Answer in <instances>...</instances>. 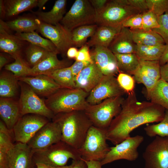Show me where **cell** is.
Masks as SVG:
<instances>
[{"label": "cell", "mask_w": 168, "mask_h": 168, "mask_svg": "<svg viewBox=\"0 0 168 168\" xmlns=\"http://www.w3.org/2000/svg\"><path fill=\"white\" fill-rule=\"evenodd\" d=\"M41 23L37 17L29 16H20L5 22L8 29L16 33H29L37 30Z\"/></svg>", "instance_id": "obj_27"}, {"label": "cell", "mask_w": 168, "mask_h": 168, "mask_svg": "<svg viewBox=\"0 0 168 168\" xmlns=\"http://www.w3.org/2000/svg\"><path fill=\"white\" fill-rule=\"evenodd\" d=\"M13 63L4 67L6 70L12 73L17 78L30 76L31 68L25 61L22 56L15 58Z\"/></svg>", "instance_id": "obj_38"}, {"label": "cell", "mask_w": 168, "mask_h": 168, "mask_svg": "<svg viewBox=\"0 0 168 168\" xmlns=\"http://www.w3.org/2000/svg\"><path fill=\"white\" fill-rule=\"evenodd\" d=\"M144 139L143 137L141 135L130 136L115 146L110 147V151L100 161L101 165L119 160H136L139 155L138 148Z\"/></svg>", "instance_id": "obj_10"}, {"label": "cell", "mask_w": 168, "mask_h": 168, "mask_svg": "<svg viewBox=\"0 0 168 168\" xmlns=\"http://www.w3.org/2000/svg\"><path fill=\"white\" fill-rule=\"evenodd\" d=\"M70 31L81 26L96 24V12L88 0H76L60 22Z\"/></svg>", "instance_id": "obj_8"}, {"label": "cell", "mask_w": 168, "mask_h": 168, "mask_svg": "<svg viewBox=\"0 0 168 168\" xmlns=\"http://www.w3.org/2000/svg\"><path fill=\"white\" fill-rule=\"evenodd\" d=\"M49 76L53 79L61 88H76L70 66L58 69Z\"/></svg>", "instance_id": "obj_37"}, {"label": "cell", "mask_w": 168, "mask_h": 168, "mask_svg": "<svg viewBox=\"0 0 168 168\" xmlns=\"http://www.w3.org/2000/svg\"><path fill=\"white\" fill-rule=\"evenodd\" d=\"M51 52L29 43L23 52L25 56V59H23L31 68H32L44 60Z\"/></svg>", "instance_id": "obj_32"}, {"label": "cell", "mask_w": 168, "mask_h": 168, "mask_svg": "<svg viewBox=\"0 0 168 168\" xmlns=\"http://www.w3.org/2000/svg\"><path fill=\"white\" fill-rule=\"evenodd\" d=\"M128 4L133 7L141 13H142L149 10L146 0H126Z\"/></svg>", "instance_id": "obj_47"}, {"label": "cell", "mask_w": 168, "mask_h": 168, "mask_svg": "<svg viewBox=\"0 0 168 168\" xmlns=\"http://www.w3.org/2000/svg\"><path fill=\"white\" fill-rule=\"evenodd\" d=\"M37 30L50 40L63 56L66 55L68 49L73 46L71 32L59 23L53 25L41 22Z\"/></svg>", "instance_id": "obj_14"}, {"label": "cell", "mask_w": 168, "mask_h": 168, "mask_svg": "<svg viewBox=\"0 0 168 168\" xmlns=\"http://www.w3.org/2000/svg\"><path fill=\"white\" fill-rule=\"evenodd\" d=\"M28 84L38 96L48 97L61 88L50 77L44 75L17 78Z\"/></svg>", "instance_id": "obj_20"}, {"label": "cell", "mask_w": 168, "mask_h": 168, "mask_svg": "<svg viewBox=\"0 0 168 168\" xmlns=\"http://www.w3.org/2000/svg\"><path fill=\"white\" fill-rule=\"evenodd\" d=\"M159 61L160 66L164 65L168 61V44H166L165 51Z\"/></svg>", "instance_id": "obj_55"}, {"label": "cell", "mask_w": 168, "mask_h": 168, "mask_svg": "<svg viewBox=\"0 0 168 168\" xmlns=\"http://www.w3.org/2000/svg\"><path fill=\"white\" fill-rule=\"evenodd\" d=\"M52 121L61 130V141L78 149L82 145L92 125L84 111L75 110L54 115Z\"/></svg>", "instance_id": "obj_2"}, {"label": "cell", "mask_w": 168, "mask_h": 168, "mask_svg": "<svg viewBox=\"0 0 168 168\" xmlns=\"http://www.w3.org/2000/svg\"><path fill=\"white\" fill-rule=\"evenodd\" d=\"M12 132L6 127L4 122L0 121V148L9 150L14 144L12 142Z\"/></svg>", "instance_id": "obj_40"}, {"label": "cell", "mask_w": 168, "mask_h": 168, "mask_svg": "<svg viewBox=\"0 0 168 168\" xmlns=\"http://www.w3.org/2000/svg\"><path fill=\"white\" fill-rule=\"evenodd\" d=\"M157 18L159 27L152 30L161 37L165 44H168V12L157 16Z\"/></svg>", "instance_id": "obj_42"}, {"label": "cell", "mask_w": 168, "mask_h": 168, "mask_svg": "<svg viewBox=\"0 0 168 168\" xmlns=\"http://www.w3.org/2000/svg\"><path fill=\"white\" fill-rule=\"evenodd\" d=\"M6 17L11 18L37 6L38 0H5Z\"/></svg>", "instance_id": "obj_33"}, {"label": "cell", "mask_w": 168, "mask_h": 168, "mask_svg": "<svg viewBox=\"0 0 168 168\" xmlns=\"http://www.w3.org/2000/svg\"><path fill=\"white\" fill-rule=\"evenodd\" d=\"M5 22L0 19V49L13 58L21 56L28 42L20 40L10 33Z\"/></svg>", "instance_id": "obj_18"}, {"label": "cell", "mask_w": 168, "mask_h": 168, "mask_svg": "<svg viewBox=\"0 0 168 168\" xmlns=\"http://www.w3.org/2000/svg\"><path fill=\"white\" fill-rule=\"evenodd\" d=\"M36 168H71L72 165L71 164L69 165H66L63 166L58 167H52L41 164H36Z\"/></svg>", "instance_id": "obj_58"}, {"label": "cell", "mask_w": 168, "mask_h": 168, "mask_svg": "<svg viewBox=\"0 0 168 168\" xmlns=\"http://www.w3.org/2000/svg\"><path fill=\"white\" fill-rule=\"evenodd\" d=\"M19 86L18 79L12 73L7 70L2 71L0 75V97L13 98L17 93Z\"/></svg>", "instance_id": "obj_28"}, {"label": "cell", "mask_w": 168, "mask_h": 168, "mask_svg": "<svg viewBox=\"0 0 168 168\" xmlns=\"http://www.w3.org/2000/svg\"><path fill=\"white\" fill-rule=\"evenodd\" d=\"M84 161L86 164L87 168H102V166L100 161Z\"/></svg>", "instance_id": "obj_56"}, {"label": "cell", "mask_w": 168, "mask_h": 168, "mask_svg": "<svg viewBox=\"0 0 168 168\" xmlns=\"http://www.w3.org/2000/svg\"><path fill=\"white\" fill-rule=\"evenodd\" d=\"M67 1L58 0L52 8L48 12L38 11L33 13L41 22L51 25H56L62 20L65 13Z\"/></svg>", "instance_id": "obj_26"}, {"label": "cell", "mask_w": 168, "mask_h": 168, "mask_svg": "<svg viewBox=\"0 0 168 168\" xmlns=\"http://www.w3.org/2000/svg\"><path fill=\"white\" fill-rule=\"evenodd\" d=\"M130 29L134 41L136 44L153 46L165 44L161 37L152 30Z\"/></svg>", "instance_id": "obj_29"}, {"label": "cell", "mask_w": 168, "mask_h": 168, "mask_svg": "<svg viewBox=\"0 0 168 168\" xmlns=\"http://www.w3.org/2000/svg\"><path fill=\"white\" fill-rule=\"evenodd\" d=\"M34 152L27 144L17 142L7 152V168H36Z\"/></svg>", "instance_id": "obj_17"}, {"label": "cell", "mask_w": 168, "mask_h": 168, "mask_svg": "<svg viewBox=\"0 0 168 168\" xmlns=\"http://www.w3.org/2000/svg\"><path fill=\"white\" fill-rule=\"evenodd\" d=\"M21 93L18 102L21 116L27 114H35L52 119L55 114L26 83L19 81Z\"/></svg>", "instance_id": "obj_9"}, {"label": "cell", "mask_w": 168, "mask_h": 168, "mask_svg": "<svg viewBox=\"0 0 168 168\" xmlns=\"http://www.w3.org/2000/svg\"><path fill=\"white\" fill-rule=\"evenodd\" d=\"M144 129L146 135L150 137L168 136V111L166 110L163 118L159 123L148 125Z\"/></svg>", "instance_id": "obj_39"}, {"label": "cell", "mask_w": 168, "mask_h": 168, "mask_svg": "<svg viewBox=\"0 0 168 168\" xmlns=\"http://www.w3.org/2000/svg\"><path fill=\"white\" fill-rule=\"evenodd\" d=\"M141 13L128 5L126 0H109L105 7L96 12V24L98 26H122L131 16Z\"/></svg>", "instance_id": "obj_6"}, {"label": "cell", "mask_w": 168, "mask_h": 168, "mask_svg": "<svg viewBox=\"0 0 168 168\" xmlns=\"http://www.w3.org/2000/svg\"><path fill=\"white\" fill-rule=\"evenodd\" d=\"M166 110L151 101H140L134 91L128 94L121 110L107 130V140L116 145L130 137V133L141 125L160 122Z\"/></svg>", "instance_id": "obj_1"}, {"label": "cell", "mask_w": 168, "mask_h": 168, "mask_svg": "<svg viewBox=\"0 0 168 168\" xmlns=\"http://www.w3.org/2000/svg\"><path fill=\"white\" fill-rule=\"evenodd\" d=\"M89 93L78 88H61L44 101L47 107L55 114L75 110L84 111L89 105L86 101Z\"/></svg>", "instance_id": "obj_3"}, {"label": "cell", "mask_w": 168, "mask_h": 168, "mask_svg": "<svg viewBox=\"0 0 168 168\" xmlns=\"http://www.w3.org/2000/svg\"><path fill=\"white\" fill-rule=\"evenodd\" d=\"M49 120L45 117L37 114H27L22 116L13 128L14 139L17 142L27 144Z\"/></svg>", "instance_id": "obj_11"}, {"label": "cell", "mask_w": 168, "mask_h": 168, "mask_svg": "<svg viewBox=\"0 0 168 168\" xmlns=\"http://www.w3.org/2000/svg\"><path fill=\"white\" fill-rule=\"evenodd\" d=\"M58 125L50 121L41 128L27 143L34 151L46 148L61 141Z\"/></svg>", "instance_id": "obj_15"}, {"label": "cell", "mask_w": 168, "mask_h": 168, "mask_svg": "<svg viewBox=\"0 0 168 168\" xmlns=\"http://www.w3.org/2000/svg\"><path fill=\"white\" fill-rule=\"evenodd\" d=\"M15 35L21 40L41 47L50 52L59 54L55 45L50 40L41 37L35 31L16 33Z\"/></svg>", "instance_id": "obj_35"}, {"label": "cell", "mask_w": 168, "mask_h": 168, "mask_svg": "<svg viewBox=\"0 0 168 168\" xmlns=\"http://www.w3.org/2000/svg\"><path fill=\"white\" fill-rule=\"evenodd\" d=\"M122 27V26H98L94 35L86 44L89 47L100 46L108 48Z\"/></svg>", "instance_id": "obj_25"}, {"label": "cell", "mask_w": 168, "mask_h": 168, "mask_svg": "<svg viewBox=\"0 0 168 168\" xmlns=\"http://www.w3.org/2000/svg\"><path fill=\"white\" fill-rule=\"evenodd\" d=\"M89 47L86 44L78 50L75 61L93 62L89 49Z\"/></svg>", "instance_id": "obj_46"}, {"label": "cell", "mask_w": 168, "mask_h": 168, "mask_svg": "<svg viewBox=\"0 0 168 168\" xmlns=\"http://www.w3.org/2000/svg\"><path fill=\"white\" fill-rule=\"evenodd\" d=\"M98 26L96 24L77 27L71 31V40L73 47H81L87 42L88 38L94 34Z\"/></svg>", "instance_id": "obj_36"}, {"label": "cell", "mask_w": 168, "mask_h": 168, "mask_svg": "<svg viewBox=\"0 0 168 168\" xmlns=\"http://www.w3.org/2000/svg\"><path fill=\"white\" fill-rule=\"evenodd\" d=\"M90 52L91 58L104 75H113L119 72L116 57L108 48L96 46Z\"/></svg>", "instance_id": "obj_19"}, {"label": "cell", "mask_w": 168, "mask_h": 168, "mask_svg": "<svg viewBox=\"0 0 168 168\" xmlns=\"http://www.w3.org/2000/svg\"><path fill=\"white\" fill-rule=\"evenodd\" d=\"M142 29L150 30L159 27L157 16L152 11L148 10L142 13Z\"/></svg>", "instance_id": "obj_44"}, {"label": "cell", "mask_w": 168, "mask_h": 168, "mask_svg": "<svg viewBox=\"0 0 168 168\" xmlns=\"http://www.w3.org/2000/svg\"><path fill=\"white\" fill-rule=\"evenodd\" d=\"M125 93L114 76L104 75L89 93L86 101L89 105H94L107 98L122 96Z\"/></svg>", "instance_id": "obj_13"}, {"label": "cell", "mask_w": 168, "mask_h": 168, "mask_svg": "<svg viewBox=\"0 0 168 168\" xmlns=\"http://www.w3.org/2000/svg\"><path fill=\"white\" fill-rule=\"evenodd\" d=\"M48 1V0H38L37 6L39 7V11H41L43 7Z\"/></svg>", "instance_id": "obj_59"}, {"label": "cell", "mask_w": 168, "mask_h": 168, "mask_svg": "<svg viewBox=\"0 0 168 168\" xmlns=\"http://www.w3.org/2000/svg\"><path fill=\"white\" fill-rule=\"evenodd\" d=\"M166 48L165 44L153 46L136 44L135 54L141 60L159 61Z\"/></svg>", "instance_id": "obj_31"}, {"label": "cell", "mask_w": 168, "mask_h": 168, "mask_svg": "<svg viewBox=\"0 0 168 168\" xmlns=\"http://www.w3.org/2000/svg\"><path fill=\"white\" fill-rule=\"evenodd\" d=\"M147 98L168 111V83L160 79L147 93Z\"/></svg>", "instance_id": "obj_30"}, {"label": "cell", "mask_w": 168, "mask_h": 168, "mask_svg": "<svg viewBox=\"0 0 168 168\" xmlns=\"http://www.w3.org/2000/svg\"><path fill=\"white\" fill-rule=\"evenodd\" d=\"M78 50L76 47L72 46L69 48L66 53V56L69 59L75 58Z\"/></svg>", "instance_id": "obj_53"}, {"label": "cell", "mask_w": 168, "mask_h": 168, "mask_svg": "<svg viewBox=\"0 0 168 168\" xmlns=\"http://www.w3.org/2000/svg\"><path fill=\"white\" fill-rule=\"evenodd\" d=\"M149 10L157 16L168 12V0H146Z\"/></svg>", "instance_id": "obj_41"}, {"label": "cell", "mask_w": 168, "mask_h": 168, "mask_svg": "<svg viewBox=\"0 0 168 168\" xmlns=\"http://www.w3.org/2000/svg\"><path fill=\"white\" fill-rule=\"evenodd\" d=\"M8 151L0 148V168H7V153Z\"/></svg>", "instance_id": "obj_50"}, {"label": "cell", "mask_w": 168, "mask_h": 168, "mask_svg": "<svg viewBox=\"0 0 168 168\" xmlns=\"http://www.w3.org/2000/svg\"><path fill=\"white\" fill-rule=\"evenodd\" d=\"M57 54L56 53L51 52L44 60L31 68L30 76L39 75L49 76L58 69L70 66V62L66 59L59 60Z\"/></svg>", "instance_id": "obj_24"}, {"label": "cell", "mask_w": 168, "mask_h": 168, "mask_svg": "<svg viewBox=\"0 0 168 168\" xmlns=\"http://www.w3.org/2000/svg\"><path fill=\"white\" fill-rule=\"evenodd\" d=\"M136 47L130 29L122 26L108 48L114 54H124L135 53Z\"/></svg>", "instance_id": "obj_22"}, {"label": "cell", "mask_w": 168, "mask_h": 168, "mask_svg": "<svg viewBox=\"0 0 168 168\" xmlns=\"http://www.w3.org/2000/svg\"><path fill=\"white\" fill-rule=\"evenodd\" d=\"M92 62L88 61H75L70 66L74 78L78 75L81 71Z\"/></svg>", "instance_id": "obj_48"}, {"label": "cell", "mask_w": 168, "mask_h": 168, "mask_svg": "<svg viewBox=\"0 0 168 168\" xmlns=\"http://www.w3.org/2000/svg\"><path fill=\"white\" fill-rule=\"evenodd\" d=\"M107 130L93 125L90 128L82 145L78 149L83 159L100 161L105 158L110 150L106 142Z\"/></svg>", "instance_id": "obj_7"}, {"label": "cell", "mask_w": 168, "mask_h": 168, "mask_svg": "<svg viewBox=\"0 0 168 168\" xmlns=\"http://www.w3.org/2000/svg\"><path fill=\"white\" fill-rule=\"evenodd\" d=\"M108 1L107 0H89L96 12L102 9Z\"/></svg>", "instance_id": "obj_49"}, {"label": "cell", "mask_w": 168, "mask_h": 168, "mask_svg": "<svg viewBox=\"0 0 168 168\" xmlns=\"http://www.w3.org/2000/svg\"><path fill=\"white\" fill-rule=\"evenodd\" d=\"M133 75L135 81L143 84L148 93L161 79L159 61L140 60L139 66Z\"/></svg>", "instance_id": "obj_16"}, {"label": "cell", "mask_w": 168, "mask_h": 168, "mask_svg": "<svg viewBox=\"0 0 168 168\" xmlns=\"http://www.w3.org/2000/svg\"><path fill=\"white\" fill-rule=\"evenodd\" d=\"M6 12L5 5L4 1L3 0H0V20L3 21L6 18Z\"/></svg>", "instance_id": "obj_57"}, {"label": "cell", "mask_w": 168, "mask_h": 168, "mask_svg": "<svg viewBox=\"0 0 168 168\" xmlns=\"http://www.w3.org/2000/svg\"><path fill=\"white\" fill-rule=\"evenodd\" d=\"M119 72L133 75L138 69L140 59L135 53L114 54Z\"/></svg>", "instance_id": "obj_34"}, {"label": "cell", "mask_w": 168, "mask_h": 168, "mask_svg": "<svg viewBox=\"0 0 168 168\" xmlns=\"http://www.w3.org/2000/svg\"><path fill=\"white\" fill-rule=\"evenodd\" d=\"M81 158L78 149L62 141L46 148L34 151L33 156L35 165L41 164L54 167L66 166L70 159L77 160Z\"/></svg>", "instance_id": "obj_4"}, {"label": "cell", "mask_w": 168, "mask_h": 168, "mask_svg": "<svg viewBox=\"0 0 168 168\" xmlns=\"http://www.w3.org/2000/svg\"><path fill=\"white\" fill-rule=\"evenodd\" d=\"M161 79L168 83V61L160 66Z\"/></svg>", "instance_id": "obj_51"}, {"label": "cell", "mask_w": 168, "mask_h": 168, "mask_svg": "<svg viewBox=\"0 0 168 168\" xmlns=\"http://www.w3.org/2000/svg\"><path fill=\"white\" fill-rule=\"evenodd\" d=\"M0 116L7 128L12 132L15 124L22 116L18 101L13 98L0 97Z\"/></svg>", "instance_id": "obj_23"}, {"label": "cell", "mask_w": 168, "mask_h": 168, "mask_svg": "<svg viewBox=\"0 0 168 168\" xmlns=\"http://www.w3.org/2000/svg\"><path fill=\"white\" fill-rule=\"evenodd\" d=\"M71 168H87L85 161L82 158L77 160H72Z\"/></svg>", "instance_id": "obj_52"}, {"label": "cell", "mask_w": 168, "mask_h": 168, "mask_svg": "<svg viewBox=\"0 0 168 168\" xmlns=\"http://www.w3.org/2000/svg\"><path fill=\"white\" fill-rule=\"evenodd\" d=\"M144 168H168V136H156L143 153Z\"/></svg>", "instance_id": "obj_12"}, {"label": "cell", "mask_w": 168, "mask_h": 168, "mask_svg": "<svg viewBox=\"0 0 168 168\" xmlns=\"http://www.w3.org/2000/svg\"><path fill=\"white\" fill-rule=\"evenodd\" d=\"M117 79L121 88L128 94L134 91L135 80L129 74L119 72Z\"/></svg>", "instance_id": "obj_43"}, {"label": "cell", "mask_w": 168, "mask_h": 168, "mask_svg": "<svg viewBox=\"0 0 168 168\" xmlns=\"http://www.w3.org/2000/svg\"><path fill=\"white\" fill-rule=\"evenodd\" d=\"M10 58L8 56L6 55L4 53L0 54V70L3 67L8 64Z\"/></svg>", "instance_id": "obj_54"}, {"label": "cell", "mask_w": 168, "mask_h": 168, "mask_svg": "<svg viewBox=\"0 0 168 168\" xmlns=\"http://www.w3.org/2000/svg\"><path fill=\"white\" fill-rule=\"evenodd\" d=\"M124 100L122 96L107 98L96 104H89L84 111L93 126L107 130L120 112Z\"/></svg>", "instance_id": "obj_5"}, {"label": "cell", "mask_w": 168, "mask_h": 168, "mask_svg": "<svg viewBox=\"0 0 168 168\" xmlns=\"http://www.w3.org/2000/svg\"><path fill=\"white\" fill-rule=\"evenodd\" d=\"M122 26L131 29H142V14L134 15L126 20L123 23Z\"/></svg>", "instance_id": "obj_45"}, {"label": "cell", "mask_w": 168, "mask_h": 168, "mask_svg": "<svg viewBox=\"0 0 168 168\" xmlns=\"http://www.w3.org/2000/svg\"><path fill=\"white\" fill-rule=\"evenodd\" d=\"M103 75L93 61L74 77L76 88L89 93L97 85Z\"/></svg>", "instance_id": "obj_21"}]
</instances>
